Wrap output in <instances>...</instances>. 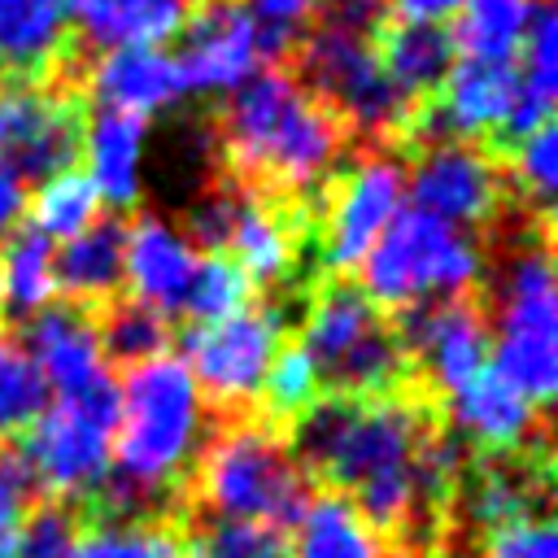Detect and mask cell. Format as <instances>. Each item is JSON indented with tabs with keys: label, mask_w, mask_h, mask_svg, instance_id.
I'll return each mask as SVG.
<instances>
[{
	"label": "cell",
	"mask_w": 558,
	"mask_h": 558,
	"mask_svg": "<svg viewBox=\"0 0 558 558\" xmlns=\"http://www.w3.org/2000/svg\"><path fill=\"white\" fill-rule=\"evenodd\" d=\"M288 449L305 480L344 497L375 536L445 549L466 449L423 392L318 397L288 427Z\"/></svg>",
	"instance_id": "1"
},
{
	"label": "cell",
	"mask_w": 558,
	"mask_h": 558,
	"mask_svg": "<svg viewBox=\"0 0 558 558\" xmlns=\"http://www.w3.org/2000/svg\"><path fill=\"white\" fill-rule=\"evenodd\" d=\"M214 140L231 183L310 205L340 170L349 126L305 92L288 65H266L222 96Z\"/></svg>",
	"instance_id": "2"
},
{
	"label": "cell",
	"mask_w": 558,
	"mask_h": 558,
	"mask_svg": "<svg viewBox=\"0 0 558 558\" xmlns=\"http://www.w3.org/2000/svg\"><path fill=\"white\" fill-rule=\"evenodd\" d=\"M549 244V214H514V222L497 235L493 270L480 283L493 349L488 366L536 410H545L558 384V296Z\"/></svg>",
	"instance_id": "3"
},
{
	"label": "cell",
	"mask_w": 558,
	"mask_h": 558,
	"mask_svg": "<svg viewBox=\"0 0 558 558\" xmlns=\"http://www.w3.org/2000/svg\"><path fill=\"white\" fill-rule=\"evenodd\" d=\"M205 440V401L179 353H157L122 371L113 480L135 488L161 514L183 501L187 471Z\"/></svg>",
	"instance_id": "4"
},
{
	"label": "cell",
	"mask_w": 558,
	"mask_h": 558,
	"mask_svg": "<svg viewBox=\"0 0 558 558\" xmlns=\"http://www.w3.org/2000/svg\"><path fill=\"white\" fill-rule=\"evenodd\" d=\"M310 480L288 449V432L262 414H231L205 432L183 484V519H244L296 527L310 506Z\"/></svg>",
	"instance_id": "5"
},
{
	"label": "cell",
	"mask_w": 558,
	"mask_h": 558,
	"mask_svg": "<svg viewBox=\"0 0 558 558\" xmlns=\"http://www.w3.org/2000/svg\"><path fill=\"white\" fill-rule=\"evenodd\" d=\"M296 349L318 371L323 397H392L414 388L392 318L349 279L331 275L314 283L296 327Z\"/></svg>",
	"instance_id": "6"
},
{
	"label": "cell",
	"mask_w": 558,
	"mask_h": 558,
	"mask_svg": "<svg viewBox=\"0 0 558 558\" xmlns=\"http://www.w3.org/2000/svg\"><path fill=\"white\" fill-rule=\"evenodd\" d=\"M357 275L366 301L401 314L432 301L475 296L484 283V253L475 235L410 205L371 244V253L357 262Z\"/></svg>",
	"instance_id": "7"
},
{
	"label": "cell",
	"mask_w": 558,
	"mask_h": 558,
	"mask_svg": "<svg viewBox=\"0 0 558 558\" xmlns=\"http://www.w3.org/2000/svg\"><path fill=\"white\" fill-rule=\"evenodd\" d=\"M288 70L349 126V135L362 131L371 144L384 148L410 144L418 109L388 83L375 39L344 35L331 26H310L288 52Z\"/></svg>",
	"instance_id": "8"
},
{
	"label": "cell",
	"mask_w": 558,
	"mask_h": 558,
	"mask_svg": "<svg viewBox=\"0 0 558 558\" xmlns=\"http://www.w3.org/2000/svg\"><path fill=\"white\" fill-rule=\"evenodd\" d=\"M113 432L118 379L78 397L48 401L39 418L17 436V458L48 501L83 510L113 471Z\"/></svg>",
	"instance_id": "9"
},
{
	"label": "cell",
	"mask_w": 558,
	"mask_h": 558,
	"mask_svg": "<svg viewBox=\"0 0 558 558\" xmlns=\"http://www.w3.org/2000/svg\"><path fill=\"white\" fill-rule=\"evenodd\" d=\"M283 305L262 301L244 305L214 323H192L179 340V357L201 392V401L218 405L222 418L248 414L262 397V379L283 349Z\"/></svg>",
	"instance_id": "10"
},
{
	"label": "cell",
	"mask_w": 558,
	"mask_h": 558,
	"mask_svg": "<svg viewBox=\"0 0 558 558\" xmlns=\"http://www.w3.org/2000/svg\"><path fill=\"white\" fill-rule=\"evenodd\" d=\"M314 201L323 209L318 214V253H323L327 270H336V279H340L371 253V244L405 209V161L397 148L371 144L349 166H340Z\"/></svg>",
	"instance_id": "11"
},
{
	"label": "cell",
	"mask_w": 558,
	"mask_h": 558,
	"mask_svg": "<svg viewBox=\"0 0 558 558\" xmlns=\"http://www.w3.org/2000/svg\"><path fill=\"white\" fill-rule=\"evenodd\" d=\"M405 196L414 209L471 235L475 227L501 222L510 205V179L488 144L423 140L405 161Z\"/></svg>",
	"instance_id": "12"
},
{
	"label": "cell",
	"mask_w": 558,
	"mask_h": 558,
	"mask_svg": "<svg viewBox=\"0 0 558 558\" xmlns=\"http://www.w3.org/2000/svg\"><path fill=\"white\" fill-rule=\"evenodd\" d=\"M83 92L70 83H0V166L26 183L74 170L83 157Z\"/></svg>",
	"instance_id": "13"
},
{
	"label": "cell",
	"mask_w": 558,
	"mask_h": 558,
	"mask_svg": "<svg viewBox=\"0 0 558 558\" xmlns=\"http://www.w3.org/2000/svg\"><path fill=\"white\" fill-rule=\"evenodd\" d=\"M392 327L405 349L410 379L432 405L488 366V318L480 292L401 310L392 314Z\"/></svg>",
	"instance_id": "14"
},
{
	"label": "cell",
	"mask_w": 558,
	"mask_h": 558,
	"mask_svg": "<svg viewBox=\"0 0 558 558\" xmlns=\"http://www.w3.org/2000/svg\"><path fill=\"white\" fill-rule=\"evenodd\" d=\"M310 205L266 196L231 183V218L222 235V257H231L257 288H283L301 270V248L310 240Z\"/></svg>",
	"instance_id": "15"
},
{
	"label": "cell",
	"mask_w": 558,
	"mask_h": 558,
	"mask_svg": "<svg viewBox=\"0 0 558 558\" xmlns=\"http://www.w3.org/2000/svg\"><path fill=\"white\" fill-rule=\"evenodd\" d=\"M179 35L183 44L170 57L179 65L183 96H231L266 61L262 35L240 0H201Z\"/></svg>",
	"instance_id": "16"
},
{
	"label": "cell",
	"mask_w": 558,
	"mask_h": 558,
	"mask_svg": "<svg viewBox=\"0 0 558 558\" xmlns=\"http://www.w3.org/2000/svg\"><path fill=\"white\" fill-rule=\"evenodd\" d=\"M514 105V61H475L458 57L436 87V96L418 109L410 144L423 140H462V144H497Z\"/></svg>",
	"instance_id": "17"
},
{
	"label": "cell",
	"mask_w": 558,
	"mask_h": 558,
	"mask_svg": "<svg viewBox=\"0 0 558 558\" xmlns=\"http://www.w3.org/2000/svg\"><path fill=\"white\" fill-rule=\"evenodd\" d=\"M440 423L458 436L471 440L480 453H527V449H549L545 445V410L527 405L514 388H506L493 366H484L475 379L453 388L449 397L436 401Z\"/></svg>",
	"instance_id": "18"
},
{
	"label": "cell",
	"mask_w": 558,
	"mask_h": 558,
	"mask_svg": "<svg viewBox=\"0 0 558 558\" xmlns=\"http://www.w3.org/2000/svg\"><path fill=\"white\" fill-rule=\"evenodd\" d=\"M17 340H22L26 357L35 362L44 388L57 397H78V392H92L113 379L109 357L100 349L96 314L83 305H70V301L44 305L39 314L26 318Z\"/></svg>",
	"instance_id": "19"
},
{
	"label": "cell",
	"mask_w": 558,
	"mask_h": 558,
	"mask_svg": "<svg viewBox=\"0 0 558 558\" xmlns=\"http://www.w3.org/2000/svg\"><path fill=\"white\" fill-rule=\"evenodd\" d=\"M83 65L70 0H0V74L17 83H70Z\"/></svg>",
	"instance_id": "20"
},
{
	"label": "cell",
	"mask_w": 558,
	"mask_h": 558,
	"mask_svg": "<svg viewBox=\"0 0 558 558\" xmlns=\"http://www.w3.org/2000/svg\"><path fill=\"white\" fill-rule=\"evenodd\" d=\"M196 262V244L183 235V227L166 222L161 214H140L135 222H126L122 283L131 288V301L157 310L161 318L174 323V314H183Z\"/></svg>",
	"instance_id": "21"
},
{
	"label": "cell",
	"mask_w": 558,
	"mask_h": 558,
	"mask_svg": "<svg viewBox=\"0 0 558 558\" xmlns=\"http://www.w3.org/2000/svg\"><path fill=\"white\" fill-rule=\"evenodd\" d=\"M83 87L100 109L153 118L183 96L179 65L166 48H109L87 61Z\"/></svg>",
	"instance_id": "22"
},
{
	"label": "cell",
	"mask_w": 558,
	"mask_h": 558,
	"mask_svg": "<svg viewBox=\"0 0 558 558\" xmlns=\"http://www.w3.org/2000/svg\"><path fill=\"white\" fill-rule=\"evenodd\" d=\"M201 0H70L78 44L109 48H161L187 26Z\"/></svg>",
	"instance_id": "23"
},
{
	"label": "cell",
	"mask_w": 558,
	"mask_h": 558,
	"mask_svg": "<svg viewBox=\"0 0 558 558\" xmlns=\"http://www.w3.org/2000/svg\"><path fill=\"white\" fill-rule=\"evenodd\" d=\"M122 248H126V222L118 214L96 218L87 231L52 248V275H57V296L83 310H105L109 301L122 296Z\"/></svg>",
	"instance_id": "24"
},
{
	"label": "cell",
	"mask_w": 558,
	"mask_h": 558,
	"mask_svg": "<svg viewBox=\"0 0 558 558\" xmlns=\"http://www.w3.org/2000/svg\"><path fill=\"white\" fill-rule=\"evenodd\" d=\"M523 61L514 65V105H510V118L493 144V153H510L514 144H523L527 135H536L541 126H549V113H554V92H558V17H554V4L541 0L527 31H523V44H519Z\"/></svg>",
	"instance_id": "25"
},
{
	"label": "cell",
	"mask_w": 558,
	"mask_h": 558,
	"mask_svg": "<svg viewBox=\"0 0 558 558\" xmlns=\"http://www.w3.org/2000/svg\"><path fill=\"white\" fill-rule=\"evenodd\" d=\"M144 140L148 118L96 109L83 126V157H87V183L109 209H131L144 192Z\"/></svg>",
	"instance_id": "26"
},
{
	"label": "cell",
	"mask_w": 558,
	"mask_h": 558,
	"mask_svg": "<svg viewBox=\"0 0 558 558\" xmlns=\"http://www.w3.org/2000/svg\"><path fill=\"white\" fill-rule=\"evenodd\" d=\"M379 65L388 74V83L414 105L423 109L436 87L445 83L449 65L458 61V48H453V35L449 26H436V22H405V17H392L379 39Z\"/></svg>",
	"instance_id": "27"
},
{
	"label": "cell",
	"mask_w": 558,
	"mask_h": 558,
	"mask_svg": "<svg viewBox=\"0 0 558 558\" xmlns=\"http://www.w3.org/2000/svg\"><path fill=\"white\" fill-rule=\"evenodd\" d=\"M379 536L371 523L336 493H314L296 519L288 558H375Z\"/></svg>",
	"instance_id": "28"
},
{
	"label": "cell",
	"mask_w": 558,
	"mask_h": 558,
	"mask_svg": "<svg viewBox=\"0 0 558 558\" xmlns=\"http://www.w3.org/2000/svg\"><path fill=\"white\" fill-rule=\"evenodd\" d=\"M541 0H462L453 13V48L458 57L475 61H510L523 44V31L532 22Z\"/></svg>",
	"instance_id": "29"
},
{
	"label": "cell",
	"mask_w": 558,
	"mask_h": 558,
	"mask_svg": "<svg viewBox=\"0 0 558 558\" xmlns=\"http://www.w3.org/2000/svg\"><path fill=\"white\" fill-rule=\"evenodd\" d=\"M70 558H187V554H183L179 514H161V519H126V523L83 519Z\"/></svg>",
	"instance_id": "30"
},
{
	"label": "cell",
	"mask_w": 558,
	"mask_h": 558,
	"mask_svg": "<svg viewBox=\"0 0 558 558\" xmlns=\"http://www.w3.org/2000/svg\"><path fill=\"white\" fill-rule=\"evenodd\" d=\"M100 218V196L96 187L87 183V174L74 166V170H61L52 179H44L35 187V196L26 201V227L35 235H44L48 244H65L74 240L78 231H87L92 222Z\"/></svg>",
	"instance_id": "31"
},
{
	"label": "cell",
	"mask_w": 558,
	"mask_h": 558,
	"mask_svg": "<svg viewBox=\"0 0 558 558\" xmlns=\"http://www.w3.org/2000/svg\"><path fill=\"white\" fill-rule=\"evenodd\" d=\"M0 292L4 305L17 314H39L57 296V275H52V244L35 235L31 227L13 231L0 244Z\"/></svg>",
	"instance_id": "32"
},
{
	"label": "cell",
	"mask_w": 558,
	"mask_h": 558,
	"mask_svg": "<svg viewBox=\"0 0 558 558\" xmlns=\"http://www.w3.org/2000/svg\"><path fill=\"white\" fill-rule=\"evenodd\" d=\"M96 331H100V349L105 357L122 362V366H135V362H148L157 353H170V318H161L157 310L131 301V296H118L109 301L105 310H96Z\"/></svg>",
	"instance_id": "33"
},
{
	"label": "cell",
	"mask_w": 558,
	"mask_h": 558,
	"mask_svg": "<svg viewBox=\"0 0 558 558\" xmlns=\"http://www.w3.org/2000/svg\"><path fill=\"white\" fill-rule=\"evenodd\" d=\"M187 558H288L292 536L270 523L244 519H179Z\"/></svg>",
	"instance_id": "34"
},
{
	"label": "cell",
	"mask_w": 558,
	"mask_h": 558,
	"mask_svg": "<svg viewBox=\"0 0 558 558\" xmlns=\"http://www.w3.org/2000/svg\"><path fill=\"white\" fill-rule=\"evenodd\" d=\"M44 405H48V388L35 362L26 357L13 331H0V445L17 440L39 418Z\"/></svg>",
	"instance_id": "35"
},
{
	"label": "cell",
	"mask_w": 558,
	"mask_h": 558,
	"mask_svg": "<svg viewBox=\"0 0 558 558\" xmlns=\"http://www.w3.org/2000/svg\"><path fill=\"white\" fill-rule=\"evenodd\" d=\"M318 397H323L318 371L310 366V357H305L296 344H283V349L275 353L266 379H262V397H257L262 418L283 432V427H292Z\"/></svg>",
	"instance_id": "36"
},
{
	"label": "cell",
	"mask_w": 558,
	"mask_h": 558,
	"mask_svg": "<svg viewBox=\"0 0 558 558\" xmlns=\"http://www.w3.org/2000/svg\"><path fill=\"white\" fill-rule=\"evenodd\" d=\"M244 305H253V283L244 279V270L222 253H205L196 262L183 314L192 323H214V318H227V314H235Z\"/></svg>",
	"instance_id": "37"
},
{
	"label": "cell",
	"mask_w": 558,
	"mask_h": 558,
	"mask_svg": "<svg viewBox=\"0 0 558 558\" xmlns=\"http://www.w3.org/2000/svg\"><path fill=\"white\" fill-rule=\"evenodd\" d=\"M501 166H506L510 192H519L527 209L549 214V201L558 187V135H554V126H541L536 135H527L523 144L501 153Z\"/></svg>",
	"instance_id": "38"
},
{
	"label": "cell",
	"mask_w": 558,
	"mask_h": 558,
	"mask_svg": "<svg viewBox=\"0 0 558 558\" xmlns=\"http://www.w3.org/2000/svg\"><path fill=\"white\" fill-rule=\"evenodd\" d=\"M240 4H244V13L253 17V26L262 35L266 61L283 65V57L296 48V39L314 26L323 0H240Z\"/></svg>",
	"instance_id": "39"
},
{
	"label": "cell",
	"mask_w": 558,
	"mask_h": 558,
	"mask_svg": "<svg viewBox=\"0 0 558 558\" xmlns=\"http://www.w3.org/2000/svg\"><path fill=\"white\" fill-rule=\"evenodd\" d=\"M83 532V510L61 501H35L17 532V558H70Z\"/></svg>",
	"instance_id": "40"
},
{
	"label": "cell",
	"mask_w": 558,
	"mask_h": 558,
	"mask_svg": "<svg viewBox=\"0 0 558 558\" xmlns=\"http://www.w3.org/2000/svg\"><path fill=\"white\" fill-rule=\"evenodd\" d=\"M39 488L13 445H0V558H17V532L35 510Z\"/></svg>",
	"instance_id": "41"
},
{
	"label": "cell",
	"mask_w": 558,
	"mask_h": 558,
	"mask_svg": "<svg viewBox=\"0 0 558 558\" xmlns=\"http://www.w3.org/2000/svg\"><path fill=\"white\" fill-rule=\"evenodd\" d=\"M480 558H558L554 523H549L545 514H541V519L506 523V527H497V532L484 536Z\"/></svg>",
	"instance_id": "42"
},
{
	"label": "cell",
	"mask_w": 558,
	"mask_h": 558,
	"mask_svg": "<svg viewBox=\"0 0 558 558\" xmlns=\"http://www.w3.org/2000/svg\"><path fill=\"white\" fill-rule=\"evenodd\" d=\"M26 201H31L26 179L13 174L9 166H0V244H4L13 231H22V222H26Z\"/></svg>",
	"instance_id": "43"
},
{
	"label": "cell",
	"mask_w": 558,
	"mask_h": 558,
	"mask_svg": "<svg viewBox=\"0 0 558 558\" xmlns=\"http://www.w3.org/2000/svg\"><path fill=\"white\" fill-rule=\"evenodd\" d=\"M462 9V0H392V13L405 17V22H445Z\"/></svg>",
	"instance_id": "44"
},
{
	"label": "cell",
	"mask_w": 558,
	"mask_h": 558,
	"mask_svg": "<svg viewBox=\"0 0 558 558\" xmlns=\"http://www.w3.org/2000/svg\"><path fill=\"white\" fill-rule=\"evenodd\" d=\"M445 549H432V545H414V541H392L388 549H379L375 558H440Z\"/></svg>",
	"instance_id": "45"
},
{
	"label": "cell",
	"mask_w": 558,
	"mask_h": 558,
	"mask_svg": "<svg viewBox=\"0 0 558 558\" xmlns=\"http://www.w3.org/2000/svg\"><path fill=\"white\" fill-rule=\"evenodd\" d=\"M0 310H4V292H0Z\"/></svg>",
	"instance_id": "46"
}]
</instances>
